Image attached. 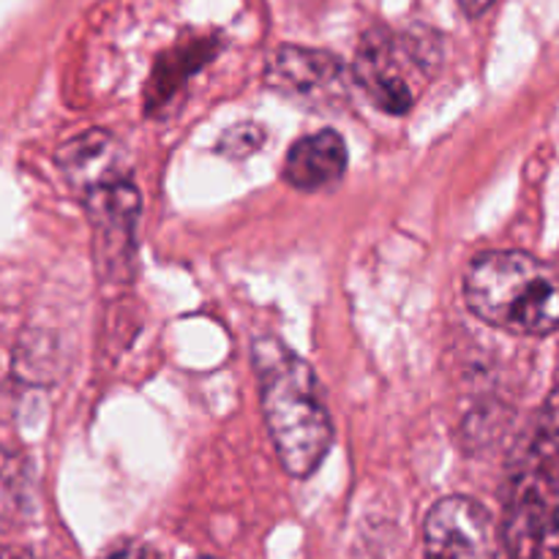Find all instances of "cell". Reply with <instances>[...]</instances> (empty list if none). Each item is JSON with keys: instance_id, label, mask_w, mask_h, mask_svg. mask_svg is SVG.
Returning a JSON list of instances; mask_svg holds the SVG:
<instances>
[{"instance_id": "cell-1", "label": "cell", "mask_w": 559, "mask_h": 559, "mask_svg": "<svg viewBox=\"0 0 559 559\" xmlns=\"http://www.w3.org/2000/svg\"><path fill=\"white\" fill-rule=\"evenodd\" d=\"M251 353L262 415L278 462L293 478H309L333 445V424L320 380L300 355L273 336L257 338Z\"/></svg>"}, {"instance_id": "cell-2", "label": "cell", "mask_w": 559, "mask_h": 559, "mask_svg": "<svg viewBox=\"0 0 559 559\" xmlns=\"http://www.w3.org/2000/svg\"><path fill=\"white\" fill-rule=\"evenodd\" d=\"M469 311L519 336H549L559 328V273L524 251H484L464 276Z\"/></svg>"}, {"instance_id": "cell-3", "label": "cell", "mask_w": 559, "mask_h": 559, "mask_svg": "<svg viewBox=\"0 0 559 559\" xmlns=\"http://www.w3.org/2000/svg\"><path fill=\"white\" fill-rule=\"evenodd\" d=\"M440 66V47L431 36L374 27L360 38L353 76L382 112L404 115L413 109Z\"/></svg>"}, {"instance_id": "cell-4", "label": "cell", "mask_w": 559, "mask_h": 559, "mask_svg": "<svg viewBox=\"0 0 559 559\" xmlns=\"http://www.w3.org/2000/svg\"><path fill=\"white\" fill-rule=\"evenodd\" d=\"M511 559H559V475L522 464L511 480L502 519Z\"/></svg>"}, {"instance_id": "cell-5", "label": "cell", "mask_w": 559, "mask_h": 559, "mask_svg": "<svg viewBox=\"0 0 559 559\" xmlns=\"http://www.w3.org/2000/svg\"><path fill=\"white\" fill-rule=\"evenodd\" d=\"M426 559H497L495 516L469 497H445L426 516Z\"/></svg>"}, {"instance_id": "cell-6", "label": "cell", "mask_w": 559, "mask_h": 559, "mask_svg": "<svg viewBox=\"0 0 559 559\" xmlns=\"http://www.w3.org/2000/svg\"><path fill=\"white\" fill-rule=\"evenodd\" d=\"M85 205L87 218L96 233L98 262L107 267L109 276L126 273L131 254H134V229L140 222L142 200L136 186L129 178L109 180V183L96 186L87 194L80 197Z\"/></svg>"}, {"instance_id": "cell-7", "label": "cell", "mask_w": 559, "mask_h": 559, "mask_svg": "<svg viewBox=\"0 0 559 559\" xmlns=\"http://www.w3.org/2000/svg\"><path fill=\"white\" fill-rule=\"evenodd\" d=\"M265 80L282 96L300 104H320L322 109H333V104L347 98V76H344L342 60L322 49H276L267 63Z\"/></svg>"}, {"instance_id": "cell-8", "label": "cell", "mask_w": 559, "mask_h": 559, "mask_svg": "<svg viewBox=\"0 0 559 559\" xmlns=\"http://www.w3.org/2000/svg\"><path fill=\"white\" fill-rule=\"evenodd\" d=\"M60 175L76 194H87L109 180L129 178V158L123 145L104 129H87L63 142L55 156Z\"/></svg>"}, {"instance_id": "cell-9", "label": "cell", "mask_w": 559, "mask_h": 559, "mask_svg": "<svg viewBox=\"0 0 559 559\" xmlns=\"http://www.w3.org/2000/svg\"><path fill=\"white\" fill-rule=\"evenodd\" d=\"M344 173H347V145L333 129L300 136L284 158V180L298 191L333 189L342 183Z\"/></svg>"}, {"instance_id": "cell-10", "label": "cell", "mask_w": 559, "mask_h": 559, "mask_svg": "<svg viewBox=\"0 0 559 559\" xmlns=\"http://www.w3.org/2000/svg\"><path fill=\"white\" fill-rule=\"evenodd\" d=\"M213 55H216V41H213V38H191V41L178 44V47L169 49L167 55H162L156 69H153L151 80H147V112H156V109L167 107L169 98H173L175 93L186 85V80H189L191 74H197Z\"/></svg>"}, {"instance_id": "cell-11", "label": "cell", "mask_w": 559, "mask_h": 559, "mask_svg": "<svg viewBox=\"0 0 559 559\" xmlns=\"http://www.w3.org/2000/svg\"><path fill=\"white\" fill-rule=\"evenodd\" d=\"M31 469L20 453L0 445V535L20 527L31 513Z\"/></svg>"}, {"instance_id": "cell-12", "label": "cell", "mask_w": 559, "mask_h": 559, "mask_svg": "<svg viewBox=\"0 0 559 559\" xmlns=\"http://www.w3.org/2000/svg\"><path fill=\"white\" fill-rule=\"evenodd\" d=\"M522 464H530L540 473L559 475V388L551 391V396L540 407Z\"/></svg>"}, {"instance_id": "cell-13", "label": "cell", "mask_w": 559, "mask_h": 559, "mask_svg": "<svg viewBox=\"0 0 559 559\" xmlns=\"http://www.w3.org/2000/svg\"><path fill=\"white\" fill-rule=\"evenodd\" d=\"M262 145V131L257 126H235V129L224 131L222 142H218V153H227V156H246V153L257 151Z\"/></svg>"}, {"instance_id": "cell-14", "label": "cell", "mask_w": 559, "mask_h": 559, "mask_svg": "<svg viewBox=\"0 0 559 559\" xmlns=\"http://www.w3.org/2000/svg\"><path fill=\"white\" fill-rule=\"evenodd\" d=\"M98 559H162V557H158V551L153 549V546L142 544V540H134V538H126V540H118V544H112L109 549H104V555Z\"/></svg>"}, {"instance_id": "cell-15", "label": "cell", "mask_w": 559, "mask_h": 559, "mask_svg": "<svg viewBox=\"0 0 559 559\" xmlns=\"http://www.w3.org/2000/svg\"><path fill=\"white\" fill-rule=\"evenodd\" d=\"M491 3H495V0H459V5H462V11L467 16H480Z\"/></svg>"}, {"instance_id": "cell-16", "label": "cell", "mask_w": 559, "mask_h": 559, "mask_svg": "<svg viewBox=\"0 0 559 559\" xmlns=\"http://www.w3.org/2000/svg\"><path fill=\"white\" fill-rule=\"evenodd\" d=\"M0 559H36L22 549H0Z\"/></svg>"}, {"instance_id": "cell-17", "label": "cell", "mask_w": 559, "mask_h": 559, "mask_svg": "<svg viewBox=\"0 0 559 559\" xmlns=\"http://www.w3.org/2000/svg\"><path fill=\"white\" fill-rule=\"evenodd\" d=\"M194 559H216V557H194Z\"/></svg>"}]
</instances>
